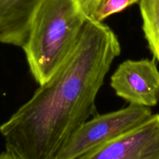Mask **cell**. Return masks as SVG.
I'll return each mask as SVG.
<instances>
[{
  "instance_id": "obj_1",
  "label": "cell",
  "mask_w": 159,
  "mask_h": 159,
  "mask_svg": "<svg viewBox=\"0 0 159 159\" xmlns=\"http://www.w3.org/2000/svg\"><path fill=\"white\" fill-rule=\"evenodd\" d=\"M120 52L111 28L89 18L68 58L0 126L6 151L18 159H52L95 116L98 93Z\"/></svg>"
},
{
  "instance_id": "obj_2",
  "label": "cell",
  "mask_w": 159,
  "mask_h": 159,
  "mask_svg": "<svg viewBox=\"0 0 159 159\" xmlns=\"http://www.w3.org/2000/svg\"><path fill=\"white\" fill-rule=\"evenodd\" d=\"M89 18L79 0L40 2L22 48L39 85L46 83L71 54Z\"/></svg>"
},
{
  "instance_id": "obj_3",
  "label": "cell",
  "mask_w": 159,
  "mask_h": 159,
  "mask_svg": "<svg viewBox=\"0 0 159 159\" xmlns=\"http://www.w3.org/2000/svg\"><path fill=\"white\" fill-rule=\"evenodd\" d=\"M152 115L150 107L133 104L116 111L95 115L65 141L52 159H74L133 130Z\"/></svg>"
},
{
  "instance_id": "obj_4",
  "label": "cell",
  "mask_w": 159,
  "mask_h": 159,
  "mask_svg": "<svg viewBox=\"0 0 159 159\" xmlns=\"http://www.w3.org/2000/svg\"><path fill=\"white\" fill-rule=\"evenodd\" d=\"M117 96L133 105L152 107L159 102V70L156 60H126L110 79Z\"/></svg>"
},
{
  "instance_id": "obj_5",
  "label": "cell",
  "mask_w": 159,
  "mask_h": 159,
  "mask_svg": "<svg viewBox=\"0 0 159 159\" xmlns=\"http://www.w3.org/2000/svg\"><path fill=\"white\" fill-rule=\"evenodd\" d=\"M74 159H159V113Z\"/></svg>"
},
{
  "instance_id": "obj_6",
  "label": "cell",
  "mask_w": 159,
  "mask_h": 159,
  "mask_svg": "<svg viewBox=\"0 0 159 159\" xmlns=\"http://www.w3.org/2000/svg\"><path fill=\"white\" fill-rule=\"evenodd\" d=\"M42 0H0V43L23 48Z\"/></svg>"
},
{
  "instance_id": "obj_7",
  "label": "cell",
  "mask_w": 159,
  "mask_h": 159,
  "mask_svg": "<svg viewBox=\"0 0 159 159\" xmlns=\"http://www.w3.org/2000/svg\"><path fill=\"white\" fill-rule=\"evenodd\" d=\"M144 37L154 58L159 62V0H140Z\"/></svg>"
},
{
  "instance_id": "obj_8",
  "label": "cell",
  "mask_w": 159,
  "mask_h": 159,
  "mask_svg": "<svg viewBox=\"0 0 159 159\" xmlns=\"http://www.w3.org/2000/svg\"><path fill=\"white\" fill-rule=\"evenodd\" d=\"M139 1L140 0H99L90 18L96 21L103 22L110 16L122 12L129 6L138 3Z\"/></svg>"
},
{
  "instance_id": "obj_9",
  "label": "cell",
  "mask_w": 159,
  "mask_h": 159,
  "mask_svg": "<svg viewBox=\"0 0 159 159\" xmlns=\"http://www.w3.org/2000/svg\"><path fill=\"white\" fill-rule=\"evenodd\" d=\"M99 1V0H79L83 11L89 18L96 9Z\"/></svg>"
},
{
  "instance_id": "obj_10",
  "label": "cell",
  "mask_w": 159,
  "mask_h": 159,
  "mask_svg": "<svg viewBox=\"0 0 159 159\" xmlns=\"http://www.w3.org/2000/svg\"><path fill=\"white\" fill-rule=\"evenodd\" d=\"M0 159H18L16 158L13 155L8 152L7 151L3 152L0 154Z\"/></svg>"
}]
</instances>
